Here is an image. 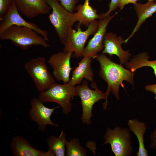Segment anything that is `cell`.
Segmentation results:
<instances>
[{"label": "cell", "instance_id": "26", "mask_svg": "<svg viewBox=\"0 0 156 156\" xmlns=\"http://www.w3.org/2000/svg\"><path fill=\"white\" fill-rule=\"evenodd\" d=\"M149 138L150 140V148L156 149V127L150 135Z\"/></svg>", "mask_w": 156, "mask_h": 156}, {"label": "cell", "instance_id": "4", "mask_svg": "<svg viewBox=\"0 0 156 156\" xmlns=\"http://www.w3.org/2000/svg\"><path fill=\"white\" fill-rule=\"evenodd\" d=\"M24 67L40 93L47 90L56 83L48 70L44 57L33 58L26 62Z\"/></svg>", "mask_w": 156, "mask_h": 156}, {"label": "cell", "instance_id": "19", "mask_svg": "<svg viewBox=\"0 0 156 156\" xmlns=\"http://www.w3.org/2000/svg\"><path fill=\"white\" fill-rule=\"evenodd\" d=\"M90 0H85L84 3L79 4L76 8V13L79 17L78 25H83L86 27L92 22L100 18L97 11L90 5Z\"/></svg>", "mask_w": 156, "mask_h": 156}, {"label": "cell", "instance_id": "11", "mask_svg": "<svg viewBox=\"0 0 156 156\" xmlns=\"http://www.w3.org/2000/svg\"><path fill=\"white\" fill-rule=\"evenodd\" d=\"M30 104L29 116L31 120L37 123L40 131L45 132L46 126L48 125L58 126L57 124L51 121V116L54 110L59 107L53 108L47 107L38 98L35 97L31 99Z\"/></svg>", "mask_w": 156, "mask_h": 156}, {"label": "cell", "instance_id": "23", "mask_svg": "<svg viewBox=\"0 0 156 156\" xmlns=\"http://www.w3.org/2000/svg\"><path fill=\"white\" fill-rule=\"evenodd\" d=\"M14 0H0V20L6 14Z\"/></svg>", "mask_w": 156, "mask_h": 156}, {"label": "cell", "instance_id": "13", "mask_svg": "<svg viewBox=\"0 0 156 156\" xmlns=\"http://www.w3.org/2000/svg\"><path fill=\"white\" fill-rule=\"evenodd\" d=\"M14 2L19 12L29 18L48 14L51 9L47 0H14Z\"/></svg>", "mask_w": 156, "mask_h": 156}, {"label": "cell", "instance_id": "21", "mask_svg": "<svg viewBox=\"0 0 156 156\" xmlns=\"http://www.w3.org/2000/svg\"><path fill=\"white\" fill-rule=\"evenodd\" d=\"M65 136V133L62 130L58 137L52 135L47 139V142L49 150L54 153L55 156L65 155V147L67 141Z\"/></svg>", "mask_w": 156, "mask_h": 156}, {"label": "cell", "instance_id": "15", "mask_svg": "<svg viewBox=\"0 0 156 156\" xmlns=\"http://www.w3.org/2000/svg\"><path fill=\"white\" fill-rule=\"evenodd\" d=\"M10 147L15 156H53L54 153L49 150L47 152L38 150L32 147L25 138L16 136L12 139Z\"/></svg>", "mask_w": 156, "mask_h": 156}, {"label": "cell", "instance_id": "5", "mask_svg": "<svg viewBox=\"0 0 156 156\" xmlns=\"http://www.w3.org/2000/svg\"><path fill=\"white\" fill-rule=\"evenodd\" d=\"M77 96L75 86L68 83H56L47 90L40 93L38 98L43 103L52 102L58 104L62 107L63 113L66 114L71 110V99Z\"/></svg>", "mask_w": 156, "mask_h": 156}, {"label": "cell", "instance_id": "27", "mask_svg": "<svg viewBox=\"0 0 156 156\" xmlns=\"http://www.w3.org/2000/svg\"><path fill=\"white\" fill-rule=\"evenodd\" d=\"M138 0H119L118 7L121 10L126 4L129 3L134 4Z\"/></svg>", "mask_w": 156, "mask_h": 156}, {"label": "cell", "instance_id": "9", "mask_svg": "<svg viewBox=\"0 0 156 156\" xmlns=\"http://www.w3.org/2000/svg\"><path fill=\"white\" fill-rule=\"evenodd\" d=\"M0 21V36L12 26H21L33 29L42 36L47 42L49 41L47 31L40 28L34 23L27 22L23 19L20 15L14 2Z\"/></svg>", "mask_w": 156, "mask_h": 156}, {"label": "cell", "instance_id": "7", "mask_svg": "<svg viewBox=\"0 0 156 156\" xmlns=\"http://www.w3.org/2000/svg\"><path fill=\"white\" fill-rule=\"evenodd\" d=\"M129 129L119 126L113 129L108 128L104 136L103 144H109L116 156H130L133 153L131 137Z\"/></svg>", "mask_w": 156, "mask_h": 156}, {"label": "cell", "instance_id": "14", "mask_svg": "<svg viewBox=\"0 0 156 156\" xmlns=\"http://www.w3.org/2000/svg\"><path fill=\"white\" fill-rule=\"evenodd\" d=\"M125 43V40L120 36L112 32L106 33L103 41L104 49L102 53L108 54L110 57L113 55L119 58L120 64H125L127 62L131 54L128 50L125 51L121 44Z\"/></svg>", "mask_w": 156, "mask_h": 156}, {"label": "cell", "instance_id": "25", "mask_svg": "<svg viewBox=\"0 0 156 156\" xmlns=\"http://www.w3.org/2000/svg\"><path fill=\"white\" fill-rule=\"evenodd\" d=\"M119 0H111L109 5V9L105 13L100 14L101 17L107 16L110 15V13L114 11L118 7Z\"/></svg>", "mask_w": 156, "mask_h": 156}, {"label": "cell", "instance_id": "28", "mask_svg": "<svg viewBox=\"0 0 156 156\" xmlns=\"http://www.w3.org/2000/svg\"><path fill=\"white\" fill-rule=\"evenodd\" d=\"M145 89L146 91L152 92L156 95V83L147 85L145 86Z\"/></svg>", "mask_w": 156, "mask_h": 156}, {"label": "cell", "instance_id": "17", "mask_svg": "<svg viewBox=\"0 0 156 156\" xmlns=\"http://www.w3.org/2000/svg\"><path fill=\"white\" fill-rule=\"evenodd\" d=\"M134 5V9L138 19L132 32L129 37L125 40V43H126L139 29L146 19L151 16L156 12V2L153 1H148L144 4L136 3Z\"/></svg>", "mask_w": 156, "mask_h": 156}, {"label": "cell", "instance_id": "18", "mask_svg": "<svg viewBox=\"0 0 156 156\" xmlns=\"http://www.w3.org/2000/svg\"><path fill=\"white\" fill-rule=\"evenodd\" d=\"M127 124L129 129L135 135L138 142V149L136 155L148 156V152L145 148L144 142V136L147 127L145 123L133 119L129 120Z\"/></svg>", "mask_w": 156, "mask_h": 156}, {"label": "cell", "instance_id": "8", "mask_svg": "<svg viewBox=\"0 0 156 156\" xmlns=\"http://www.w3.org/2000/svg\"><path fill=\"white\" fill-rule=\"evenodd\" d=\"M99 23V21L95 20L90 24L84 31H82L79 25L77 30L71 28L68 32L63 51L72 52V57H74L78 58L82 57L86 42L90 36L96 33Z\"/></svg>", "mask_w": 156, "mask_h": 156}, {"label": "cell", "instance_id": "12", "mask_svg": "<svg viewBox=\"0 0 156 156\" xmlns=\"http://www.w3.org/2000/svg\"><path fill=\"white\" fill-rule=\"evenodd\" d=\"M116 14L99 19L98 29L94 36L88 42L83 51L82 57L88 56L93 58L97 55L98 53L104 49L103 41L106 33L107 27Z\"/></svg>", "mask_w": 156, "mask_h": 156}, {"label": "cell", "instance_id": "6", "mask_svg": "<svg viewBox=\"0 0 156 156\" xmlns=\"http://www.w3.org/2000/svg\"><path fill=\"white\" fill-rule=\"evenodd\" d=\"M91 86L95 90L89 88L87 80H84L81 85L75 86L77 96L80 99L82 108L81 119L82 122L89 125L93 115L92 109L94 104L101 99L106 100L105 92L104 93L97 87L94 81L91 83Z\"/></svg>", "mask_w": 156, "mask_h": 156}, {"label": "cell", "instance_id": "24", "mask_svg": "<svg viewBox=\"0 0 156 156\" xmlns=\"http://www.w3.org/2000/svg\"><path fill=\"white\" fill-rule=\"evenodd\" d=\"M61 4L67 10L73 12L76 10V5L78 0H60Z\"/></svg>", "mask_w": 156, "mask_h": 156}, {"label": "cell", "instance_id": "22", "mask_svg": "<svg viewBox=\"0 0 156 156\" xmlns=\"http://www.w3.org/2000/svg\"><path fill=\"white\" fill-rule=\"evenodd\" d=\"M66 155L68 156H85L87 155L86 149L81 145L79 139H72L67 141L66 144Z\"/></svg>", "mask_w": 156, "mask_h": 156}, {"label": "cell", "instance_id": "2", "mask_svg": "<svg viewBox=\"0 0 156 156\" xmlns=\"http://www.w3.org/2000/svg\"><path fill=\"white\" fill-rule=\"evenodd\" d=\"M52 11L49 16L61 42L64 45L69 30L78 21L76 12H70L60 3L58 0H47Z\"/></svg>", "mask_w": 156, "mask_h": 156}, {"label": "cell", "instance_id": "16", "mask_svg": "<svg viewBox=\"0 0 156 156\" xmlns=\"http://www.w3.org/2000/svg\"><path fill=\"white\" fill-rule=\"evenodd\" d=\"M78 63V66L72 72V76L68 82L71 85L75 86L80 84L83 78L91 83L94 82V73L91 68L92 57L84 56Z\"/></svg>", "mask_w": 156, "mask_h": 156}, {"label": "cell", "instance_id": "1", "mask_svg": "<svg viewBox=\"0 0 156 156\" xmlns=\"http://www.w3.org/2000/svg\"><path fill=\"white\" fill-rule=\"evenodd\" d=\"M99 63L100 68L99 74L100 77L106 82L107 88L105 92L106 100L103 104V109L107 108L108 104L107 98L110 93L115 96L118 100L120 85L122 87V82L126 81L134 85V73L125 68L122 64H118L111 61L105 53H101L94 58Z\"/></svg>", "mask_w": 156, "mask_h": 156}, {"label": "cell", "instance_id": "10", "mask_svg": "<svg viewBox=\"0 0 156 156\" xmlns=\"http://www.w3.org/2000/svg\"><path fill=\"white\" fill-rule=\"evenodd\" d=\"M73 53L60 51L53 54L48 60V64L52 68L54 78L64 83L70 81V74L73 69L70 65V59Z\"/></svg>", "mask_w": 156, "mask_h": 156}, {"label": "cell", "instance_id": "3", "mask_svg": "<svg viewBox=\"0 0 156 156\" xmlns=\"http://www.w3.org/2000/svg\"><path fill=\"white\" fill-rule=\"evenodd\" d=\"M2 40H8L15 45L24 50L33 46H50L47 41L33 29L25 27L12 26L0 36Z\"/></svg>", "mask_w": 156, "mask_h": 156}, {"label": "cell", "instance_id": "20", "mask_svg": "<svg viewBox=\"0 0 156 156\" xmlns=\"http://www.w3.org/2000/svg\"><path fill=\"white\" fill-rule=\"evenodd\" d=\"M148 54L146 52H142L134 56L129 62L125 64V67L132 73L140 68L144 66L151 67L153 70L156 77V60L149 61Z\"/></svg>", "mask_w": 156, "mask_h": 156}]
</instances>
